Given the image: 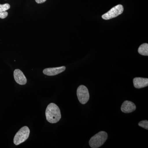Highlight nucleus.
Here are the masks:
<instances>
[{"label": "nucleus", "mask_w": 148, "mask_h": 148, "mask_svg": "<svg viewBox=\"0 0 148 148\" xmlns=\"http://www.w3.org/2000/svg\"><path fill=\"white\" fill-rule=\"evenodd\" d=\"M139 126L145 129H148V121L147 120H143L140 121L138 123Z\"/></svg>", "instance_id": "f8f14e48"}, {"label": "nucleus", "mask_w": 148, "mask_h": 148, "mask_svg": "<svg viewBox=\"0 0 148 148\" xmlns=\"http://www.w3.org/2000/svg\"><path fill=\"white\" fill-rule=\"evenodd\" d=\"M14 79L17 84L20 85H25L27 83V79L23 72L19 69H16L14 72Z\"/></svg>", "instance_id": "423d86ee"}, {"label": "nucleus", "mask_w": 148, "mask_h": 148, "mask_svg": "<svg viewBox=\"0 0 148 148\" xmlns=\"http://www.w3.org/2000/svg\"><path fill=\"white\" fill-rule=\"evenodd\" d=\"M138 52L141 55L143 56L148 55V44L144 43L140 46L138 50Z\"/></svg>", "instance_id": "9d476101"}, {"label": "nucleus", "mask_w": 148, "mask_h": 148, "mask_svg": "<svg viewBox=\"0 0 148 148\" xmlns=\"http://www.w3.org/2000/svg\"><path fill=\"white\" fill-rule=\"evenodd\" d=\"M123 6L120 4L112 8L107 13L103 14L102 16V18L105 20H109L115 18L121 14L123 12Z\"/></svg>", "instance_id": "39448f33"}, {"label": "nucleus", "mask_w": 148, "mask_h": 148, "mask_svg": "<svg viewBox=\"0 0 148 148\" xmlns=\"http://www.w3.org/2000/svg\"><path fill=\"white\" fill-rule=\"evenodd\" d=\"M10 8V5L8 3L4 4H0V12H5L8 10Z\"/></svg>", "instance_id": "9b49d317"}, {"label": "nucleus", "mask_w": 148, "mask_h": 148, "mask_svg": "<svg viewBox=\"0 0 148 148\" xmlns=\"http://www.w3.org/2000/svg\"><path fill=\"white\" fill-rule=\"evenodd\" d=\"M108 138L107 132L105 131H101L90 138L89 142V145L90 147L92 148L100 147L106 142Z\"/></svg>", "instance_id": "f03ea898"}, {"label": "nucleus", "mask_w": 148, "mask_h": 148, "mask_svg": "<svg viewBox=\"0 0 148 148\" xmlns=\"http://www.w3.org/2000/svg\"><path fill=\"white\" fill-rule=\"evenodd\" d=\"M65 66L56 67V68H47L44 69L43 71V73L45 75L48 76H54L61 73L64 71L66 70Z\"/></svg>", "instance_id": "0eeeda50"}, {"label": "nucleus", "mask_w": 148, "mask_h": 148, "mask_svg": "<svg viewBox=\"0 0 148 148\" xmlns=\"http://www.w3.org/2000/svg\"><path fill=\"white\" fill-rule=\"evenodd\" d=\"M30 133V130L27 126L21 127L14 136L13 140L14 145H18L26 141L29 138Z\"/></svg>", "instance_id": "7ed1b4c3"}, {"label": "nucleus", "mask_w": 148, "mask_h": 148, "mask_svg": "<svg viewBox=\"0 0 148 148\" xmlns=\"http://www.w3.org/2000/svg\"><path fill=\"white\" fill-rule=\"evenodd\" d=\"M8 15V12H7L6 11L2 12H0V18L3 19L7 17Z\"/></svg>", "instance_id": "ddd939ff"}, {"label": "nucleus", "mask_w": 148, "mask_h": 148, "mask_svg": "<svg viewBox=\"0 0 148 148\" xmlns=\"http://www.w3.org/2000/svg\"><path fill=\"white\" fill-rule=\"evenodd\" d=\"M47 120L51 123H55L61 119V111L58 106L53 103H50L46 110Z\"/></svg>", "instance_id": "f257e3e1"}, {"label": "nucleus", "mask_w": 148, "mask_h": 148, "mask_svg": "<svg viewBox=\"0 0 148 148\" xmlns=\"http://www.w3.org/2000/svg\"><path fill=\"white\" fill-rule=\"evenodd\" d=\"M133 84L135 88H141L148 86V79L142 77H135L133 80Z\"/></svg>", "instance_id": "1a4fd4ad"}, {"label": "nucleus", "mask_w": 148, "mask_h": 148, "mask_svg": "<svg viewBox=\"0 0 148 148\" xmlns=\"http://www.w3.org/2000/svg\"><path fill=\"white\" fill-rule=\"evenodd\" d=\"M77 95L80 103L83 105L88 102L90 98L88 89L84 85H80L79 86L77 90Z\"/></svg>", "instance_id": "20e7f679"}, {"label": "nucleus", "mask_w": 148, "mask_h": 148, "mask_svg": "<svg viewBox=\"0 0 148 148\" xmlns=\"http://www.w3.org/2000/svg\"><path fill=\"white\" fill-rule=\"evenodd\" d=\"M136 109L135 104L131 101H125L121 107V110L125 113H129L134 112Z\"/></svg>", "instance_id": "6e6552de"}, {"label": "nucleus", "mask_w": 148, "mask_h": 148, "mask_svg": "<svg viewBox=\"0 0 148 148\" xmlns=\"http://www.w3.org/2000/svg\"><path fill=\"white\" fill-rule=\"evenodd\" d=\"M37 3L41 4L45 2L47 0H35Z\"/></svg>", "instance_id": "4468645a"}]
</instances>
